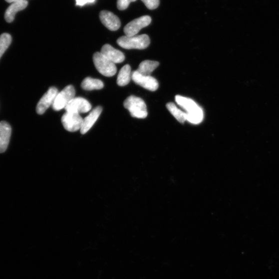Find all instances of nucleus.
Listing matches in <instances>:
<instances>
[{
  "mask_svg": "<svg viewBox=\"0 0 279 279\" xmlns=\"http://www.w3.org/2000/svg\"><path fill=\"white\" fill-rule=\"evenodd\" d=\"M175 101L178 105L186 111V121L193 124H199L202 122L203 111L193 99L176 95Z\"/></svg>",
  "mask_w": 279,
  "mask_h": 279,
  "instance_id": "1",
  "label": "nucleus"
},
{
  "mask_svg": "<svg viewBox=\"0 0 279 279\" xmlns=\"http://www.w3.org/2000/svg\"><path fill=\"white\" fill-rule=\"evenodd\" d=\"M150 38L148 35L123 36L117 40L118 45L126 49L142 50L148 48L150 44Z\"/></svg>",
  "mask_w": 279,
  "mask_h": 279,
  "instance_id": "2",
  "label": "nucleus"
},
{
  "mask_svg": "<svg viewBox=\"0 0 279 279\" xmlns=\"http://www.w3.org/2000/svg\"><path fill=\"white\" fill-rule=\"evenodd\" d=\"M124 106L132 117L138 119H145L148 116L147 107L144 100L135 96H129L124 102Z\"/></svg>",
  "mask_w": 279,
  "mask_h": 279,
  "instance_id": "3",
  "label": "nucleus"
},
{
  "mask_svg": "<svg viewBox=\"0 0 279 279\" xmlns=\"http://www.w3.org/2000/svg\"><path fill=\"white\" fill-rule=\"evenodd\" d=\"M93 62L96 69L106 77H112L117 71L114 63L101 52H97L93 55Z\"/></svg>",
  "mask_w": 279,
  "mask_h": 279,
  "instance_id": "4",
  "label": "nucleus"
},
{
  "mask_svg": "<svg viewBox=\"0 0 279 279\" xmlns=\"http://www.w3.org/2000/svg\"><path fill=\"white\" fill-rule=\"evenodd\" d=\"M74 87L71 85L66 86L60 93H58L52 105L54 111H60L67 105L75 96Z\"/></svg>",
  "mask_w": 279,
  "mask_h": 279,
  "instance_id": "5",
  "label": "nucleus"
},
{
  "mask_svg": "<svg viewBox=\"0 0 279 279\" xmlns=\"http://www.w3.org/2000/svg\"><path fill=\"white\" fill-rule=\"evenodd\" d=\"M83 120V119L80 114L67 112L64 113L61 119L64 128L71 133L80 130Z\"/></svg>",
  "mask_w": 279,
  "mask_h": 279,
  "instance_id": "6",
  "label": "nucleus"
},
{
  "mask_svg": "<svg viewBox=\"0 0 279 279\" xmlns=\"http://www.w3.org/2000/svg\"><path fill=\"white\" fill-rule=\"evenodd\" d=\"M152 18L149 16H143L128 23L124 27L126 36L136 35L142 28L150 24Z\"/></svg>",
  "mask_w": 279,
  "mask_h": 279,
  "instance_id": "7",
  "label": "nucleus"
},
{
  "mask_svg": "<svg viewBox=\"0 0 279 279\" xmlns=\"http://www.w3.org/2000/svg\"><path fill=\"white\" fill-rule=\"evenodd\" d=\"M131 79L137 84L150 91H155L158 89L159 83L157 80L151 76L141 74L137 70L131 73Z\"/></svg>",
  "mask_w": 279,
  "mask_h": 279,
  "instance_id": "8",
  "label": "nucleus"
},
{
  "mask_svg": "<svg viewBox=\"0 0 279 279\" xmlns=\"http://www.w3.org/2000/svg\"><path fill=\"white\" fill-rule=\"evenodd\" d=\"M64 109L67 112L84 113L91 110L92 105L83 98L75 97L69 102Z\"/></svg>",
  "mask_w": 279,
  "mask_h": 279,
  "instance_id": "9",
  "label": "nucleus"
},
{
  "mask_svg": "<svg viewBox=\"0 0 279 279\" xmlns=\"http://www.w3.org/2000/svg\"><path fill=\"white\" fill-rule=\"evenodd\" d=\"M58 90L55 87L49 88L48 91L43 95L38 102L36 107L37 114L41 115L52 105L56 96L58 94Z\"/></svg>",
  "mask_w": 279,
  "mask_h": 279,
  "instance_id": "10",
  "label": "nucleus"
},
{
  "mask_svg": "<svg viewBox=\"0 0 279 279\" xmlns=\"http://www.w3.org/2000/svg\"><path fill=\"white\" fill-rule=\"evenodd\" d=\"M99 18L102 23L110 31H115L121 26L120 19L111 11H101L99 13Z\"/></svg>",
  "mask_w": 279,
  "mask_h": 279,
  "instance_id": "11",
  "label": "nucleus"
},
{
  "mask_svg": "<svg viewBox=\"0 0 279 279\" xmlns=\"http://www.w3.org/2000/svg\"><path fill=\"white\" fill-rule=\"evenodd\" d=\"M102 111V108L101 106L96 107L89 115L85 117L80 129V133L82 135L86 134L90 130L99 118Z\"/></svg>",
  "mask_w": 279,
  "mask_h": 279,
  "instance_id": "12",
  "label": "nucleus"
},
{
  "mask_svg": "<svg viewBox=\"0 0 279 279\" xmlns=\"http://www.w3.org/2000/svg\"><path fill=\"white\" fill-rule=\"evenodd\" d=\"M101 53L114 64L122 63L125 60V55L122 52L106 44L102 47Z\"/></svg>",
  "mask_w": 279,
  "mask_h": 279,
  "instance_id": "13",
  "label": "nucleus"
},
{
  "mask_svg": "<svg viewBox=\"0 0 279 279\" xmlns=\"http://www.w3.org/2000/svg\"><path fill=\"white\" fill-rule=\"evenodd\" d=\"M11 128L10 125L5 121L0 122V153L4 152L9 144Z\"/></svg>",
  "mask_w": 279,
  "mask_h": 279,
  "instance_id": "14",
  "label": "nucleus"
},
{
  "mask_svg": "<svg viewBox=\"0 0 279 279\" xmlns=\"http://www.w3.org/2000/svg\"><path fill=\"white\" fill-rule=\"evenodd\" d=\"M28 5L26 0L14 2L7 8L5 13V19L8 22H12L16 16V14L19 11L25 9Z\"/></svg>",
  "mask_w": 279,
  "mask_h": 279,
  "instance_id": "15",
  "label": "nucleus"
},
{
  "mask_svg": "<svg viewBox=\"0 0 279 279\" xmlns=\"http://www.w3.org/2000/svg\"><path fill=\"white\" fill-rule=\"evenodd\" d=\"M104 86V83L102 82V81L90 77L85 78L81 83L82 89L86 91L100 90L102 89Z\"/></svg>",
  "mask_w": 279,
  "mask_h": 279,
  "instance_id": "16",
  "label": "nucleus"
},
{
  "mask_svg": "<svg viewBox=\"0 0 279 279\" xmlns=\"http://www.w3.org/2000/svg\"><path fill=\"white\" fill-rule=\"evenodd\" d=\"M131 79V67L129 65H126L120 70L117 79V84L124 86L127 85Z\"/></svg>",
  "mask_w": 279,
  "mask_h": 279,
  "instance_id": "17",
  "label": "nucleus"
},
{
  "mask_svg": "<svg viewBox=\"0 0 279 279\" xmlns=\"http://www.w3.org/2000/svg\"><path fill=\"white\" fill-rule=\"evenodd\" d=\"M159 63L156 61L145 60L141 62L137 70L141 74L151 76L152 72L159 66Z\"/></svg>",
  "mask_w": 279,
  "mask_h": 279,
  "instance_id": "18",
  "label": "nucleus"
},
{
  "mask_svg": "<svg viewBox=\"0 0 279 279\" xmlns=\"http://www.w3.org/2000/svg\"><path fill=\"white\" fill-rule=\"evenodd\" d=\"M167 108L179 122L183 124L186 121V113L178 108L173 102H169L167 104Z\"/></svg>",
  "mask_w": 279,
  "mask_h": 279,
  "instance_id": "19",
  "label": "nucleus"
},
{
  "mask_svg": "<svg viewBox=\"0 0 279 279\" xmlns=\"http://www.w3.org/2000/svg\"><path fill=\"white\" fill-rule=\"evenodd\" d=\"M11 42V35L8 33H3L0 35V58L7 49Z\"/></svg>",
  "mask_w": 279,
  "mask_h": 279,
  "instance_id": "20",
  "label": "nucleus"
},
{
  "mask_svg": "<svg viewBox=\"0 0 279 279\" xmlns=\"http://www.w3.org/2000/svg\"><path fill=\"white\" fill-rule=\"evenodd\" d=\"M137 0H117V7L120 10H124L128 8L131 2H135Z\"/></svg>",
  "mask_w": 279,
  "mask_h": 279,
  "instance_id": "21",
  "label": "nucleus"
},
{
  "mask_svg": "<svg viewBox=\"0 0 279 279\" xmlns=\"http://www.w3.org/2000/svg\"><path fill=\"white\" fill-rule=\"evenodd\" d=\"M147 8L153 10L157 8L159 5V0H141Z\"/></svg>",
  "mask_w": 279,
  "mask_h": 279,
  "instance_id": "22",
  "label": "nucleus"
},
{
  "mask_svg": "<svg viewBox=\"0 0 279 279\" xmlns=\"http://www.w3.org/2000/svg\"><path fill=\"white\" fill-rule=\"evenodd\" d=\"M96 0H76V5L83 6L87 4H92L95 2Z\"/></svg>",
  "mask_w": 279,
  "mask_h": 279,
  "instance_id": "23",
  "label": "nucleus"
},
{
  "mask_svg": "<svg viewBox=\"0 0 279 279\" xmlns=\"http://www.w3.org/2000/svg\"><path fill=\"white\" fill-rule=\"evenodd\" d=\"M5 1L8 3H12L14 2L21 1V0H5Z\"/></svg>",
  "mask_w": 279,
  "mask_h": 279,
  "instance_id": "24",
  "label": "nucleus"
}]
</instances>
